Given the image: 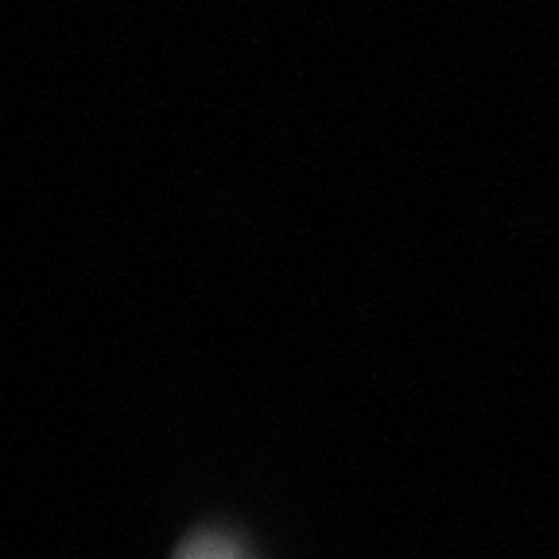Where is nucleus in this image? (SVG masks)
<instances>
[{
	"label": "nucleus",
	"mask_w": 559,
	"mask_h": 559,
	"mask_svg": "<svg viewBox=\"0 0 559 559\" xmlns=\"http://www.w3.org/2000/svg\"><path fill=\"white\" fill-rule=\"evenodd\" d=\"M175 559H253V556L226 533H199L175 551Z\"/></svg>",
	"instance_id": "1"
}]
</instances>
